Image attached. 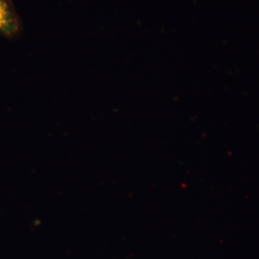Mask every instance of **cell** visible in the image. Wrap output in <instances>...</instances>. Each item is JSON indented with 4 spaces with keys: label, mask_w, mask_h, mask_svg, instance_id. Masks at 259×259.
<instances>
[{
    "label": "cell",
    "mask_w": 259,
    "mask_h": 259,
    "mask_svg": "<svg viewBox=\"0 0 259 259\" xmlns=\"http://www.w3.org/2000/svg\"><path fill=\"white\" fill-rule=\"evenodd\" d=\"M21 32V20L13 0H0V34L14 38Z\"/></svg>",
    "instance_id": "cell-1"
}]
</instances>
